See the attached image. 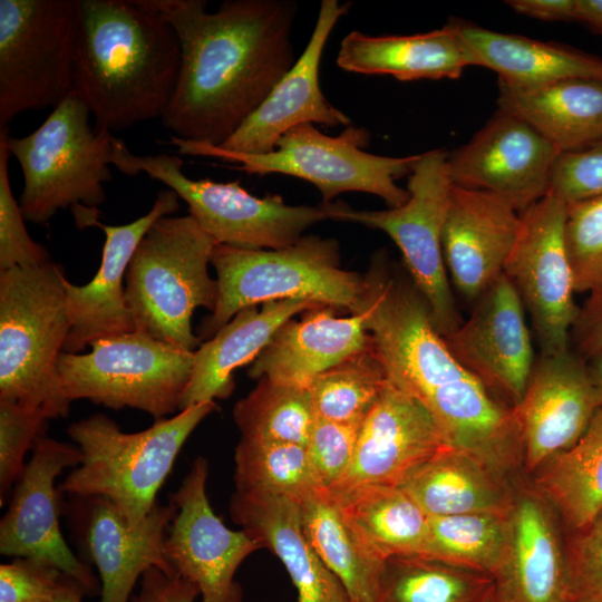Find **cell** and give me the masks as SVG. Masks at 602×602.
<instances>
[{
	"label": "cell",
	"mask_w": 602,
	"mask_h": 602,
	"mask_svg": "<svg viewBox=\"0 0 602 602\" xmlns=\"http://www.w3.org/2000/svg\"><path fill=\"white\" fill-rule=\"evenodd\" d=\"M9 156L6 132L0 129V272L51 262L47 250L27 232L26 220L10 186Z\"/></svg>",
	"instance_id": "cell-43"
},
{
	"label": "cell",
	"mask_w": 602,
	"mask_h": 602,
	"mask_svg": "<svg viewBox=\"0 0 602 602\" xmlns=\"http://www.w3.org/2000/svg\"><path fill=\"white\" fill-rule=\"evenodd\" d=\"M62 513L80 553L98 571V602H129L146 571L173 574L164 555L167 528L175 516L173 503H157L136 526H129L103 496H67Z\"/></svg>",
	"instance_id": "cell-17"
},
{
	"label": "cell",
	"mask_w": 602,
	"mask_h": 602,
	"mask_svg": "<svg viewBox=\"0 0 602 602\" xmlns=\"http://www.w3.org/2000/svg\"><path fill=\"white\" fill-rule=\"evenodd\" d=\"M507 544L508 512L433 516L428 520L420 556L494 579L503 564Z\"/></svg>",
	"instance_id": "cell-37"
},
{
	"label": "cell",
	"mask_w": 602,
	"mask_h": 602,
	"mask_svg": "<svg viewBox=\"0 0 602 602\" xmlns=\"http://www.w3.org/2000/svg\"><path fill=\"white\" fill-rule=\"evenodd\" d=\"M241 438L307 446L317 420L308 387L260 378L233 408Z\"/></svg>",
	"instance_id": "cell-38"
},
{
	"label": "cell",
	"mask_w": 602,
	"mask_h": 602,
	"mask_svg": "<svg viewBox=\"0 0 602 602\" xmlns=\"http://www.w3.org/2000/svg\"><path fill=\"white\" fill-rule=\"evenodd\" d=\"M85 594V590L77 581L65 575L56 602H82V596Z\"/></svg>",
	"instance_id": "cell-52"
},
{
	"label": "cell",
	"mask_w": 602,
	"mask_h": 602,
	"mask_svg": "<svg viewBox=\"0 0 602 602\" xmlns=\"http://www.w3.org/2000/svg\"><path fill=\"white\" fill-rule=\"evenodd\" d=\"M497 105L531 125L561 153L583 149L602 138V81L571 79L528 88L498 81Z\"/></svg>",
	"instance_id": "cell-31"
},
{
	"label": "cell",
	"mask_w": 602,
	"mask_h": 602,
	"mask_svg": "<svg viewBox=\"0 0 602 602\" xmlns=\"http://www.w3.org/2000/svg\"><path fill=\"white\" fill-rule=\"evenodd\" d=\"M207 477L208 463L197 456L171 495L176 513L167 528L164 555L174 573L197 586L201 602H242L236 571L263 546L244 530L227 527L214 513Z\"/></svg>",
	"instance_id": "cell-15"
},
{
	"label": "cell",
	"mask_w": 602,
	"mask_h": 602,
	"mask_svg": "<svg viewBox=\"0 0 602 602\" xmlns=\"http://www.w3.org/2000/svg\"><path fill=\"white\" fill-rule=\"evenodd\" d=\"M486 602H498L496 595H495V589L493 591V593L491 594V596L486 600Z\"/></svg>",
	"instance_id": "cell-55"
},
{
	"label": "cell",
	"mask_w": 602,
	"mask_h": 602,
	"mask_svg": "<svg viewBox=\"0 0 602 602\" xmlns=\"http://www.w3.org/2000/svg\"><path fill=\"white\" fill-rule=\"evenodd\" d=\"M567 204L547 193L521 214V227L504 273L531 315L542 356L570 349L580 309L566 253Z\"/></svg>",
	"instance_id": "cell-14"
},
{
	"label": "cell",
	"mask_w": 602,
	"mask_h": 602,
	"mask_svg": "<svg viewBox=\"0 0 602 602\" xmlns=\"http://www.w3.org/2000/svg\"><path fill=\"white\" fill-rule=\"evenodd\" d=\"M452 187L448 153L433 149L418 156L408 176L409 198L398 207L368 211L323 203L330 220L380 230L395 242L409 278L429 308L436 330L444 338L463 322L443 253V229Z\"/></svg>",
	"instance_id": "cell-13"
},
{
	"label": "cell",
	"mask_w": 602,
	"mask_h": 602,
	"mask_svg": "<svg viewBox=\"0 0 602 602\" xmlns=\"http://www.w3.org/2000/svg\"><path fill=\"white\" fill-rule=\"evenodd\" d=\"M235 491L302 502L320 491L305 446L241 438L234 454Z\"/></svg>",
	"instance_id": "cell-40"
},
{
	"label": "cell",
	"mask_w": 602,
	"mask_h": 602,
	"mask_svg": "<svg viewBox=\"0 0 602 602\" xmlns=\"http://www.w3.org/2000/svg\"><path fill=\"white\" fill-rule=\"evenodd\" d=\"M176 31L177 86L162 123L177 138L220 146L295 62L292 0H143Z\"/></svg>",
	"instance_id": "cell-1"
},
{
	"label": "cell",
	"mask_w": 602,
	"mask_h": 602,
	"mask_svg": "<svg viewBox=\"0 0 602 602\" xmlns=\"http://www.w3.org/2000/svg\"><path fill=\"white\" fill-rule=\"evenodd\" d=\"M72 93L95 129L123 130L162 118L182 64L176 31L143 0H78Z\"/></svg>",
	"instance_id": "cell-3"
},
{
	"label": "cell",
	"mask_w": 602,
	"mask_h": 602,
	"mask_svg": "<svg viewBox=\"0 0 602 602\" xmlns=\"http://www.w3.org/2000/svg\"><path fill=\"white\" fill-rule=\"evenodd\" d=\"M78 0H0V129L72 90Z\"/></svg>",
	"instance_id": "cell-12"
},
{
	"label": "cell",
	"mask_w": 602,
	"mask_h": 602,
	"mask_svg": "<svg viewBox=\"0 0 602 602\" xmlns=\"http://www.w3.org/2000/svg\"><path fill=\"white\" fill-rule=\"evenodd\" d=\"M566 204L602 195V138L590 146L561 153L553 167L548 192Z\"/></svg>",
	"instance_id": "cell-46"
},
{
	"label": "cell",
	"mask_w": 602,
	"mask_h": 602,
	"mask_svg": "<svg viewBox=\"0 0 602 602\" xmlns=\"http://www.w3.org/2000/svg\"><path fill=\"white\" fill-rule=\"evenodd\" d=\"M577 353L589 360L602 351V308L584 304L572 328Z\"/></svg>",
	"instance_id": "cell-49"
},
{
	"label": "cell",
	"mask_w": 602,
	"mask_h": 602,
	"mask_svg": "<svg viewBox=\"0 0 602 602\" xmlns=\"http://www.w3.org/2000/svg\"><path fill=\"white\" fill-rule=\"evenodd\" d=\"M89 116L86 104L71 91L29 135L13 137L3 129L23 175L19 205L26 221L45 225L67 207L79 229L98 221L117 137L91 128Z\"/></svg>",
	"instance_id": "cell-5"
},
{
	"label": "cell",
	"mask_w": 602,
	"mask_h": 602,
	"mask_svg": "<svg viewBox=\"0 0 602 602\" xmlns=\"http://www.w3.org/2000/svg\"><path fill=\"white\" fill-rule=\"evenodd\" d=\"M64 576L48 562L13 557L0 565V602H56Z\"/></svg>",
	"instance_id": "cell-47"
},
{
	"label": "cell",
	"mask_w": 602,
	"mask_h": 602,
	"mask_svg": "<svg viewBox=\"0 0 602 602\" xmlns=\"http://www.w3.org/2000/svg\"><path fill=\"white\" fill-rule=\"evenodd\" d=\"M304 535L346 590L349 602H375L385 561L359 536L339 503L320 489L300 502Z\"/></svg>",
	"instance_id": "cell-33"
},
{
	"label": "cell",
	"mask_w": 602,
	"mask_h": 602,
	"mask_svg": "<svg viewBox=\"0 0 602 602\" xmlns=\"http://www.w3.org/2000/svg\"><path fill=\"white\" fill-rule=\"evenodd\" d=\"M574 20L602 35V0H575Z\"/></svg>",
	"instance_id": "cell-51"
},
{
	"label": "cell",
	"mask_w": 602,
	"mask_h": 602,
	"mask_svg": "<svg viewBox=\"0 0 602 602\" xmlns=\"http://www.w3.org/2000/svg\"><path fill=\"white\" fill-rule=\"evenodd\" d=\"M370 334L361 313L337 317L334 309L317 307L297 321L284 322L254 359L249 377L308 387L319 373L365 349Z\"/></svg>",
	"instance_id": "cell-26"
},
{
	"label": "cell",
	"mask_w": 602,
	"mask_h": 602,
	"mask_svg": "<svg viewBox=\"0 0 602 602\" xmlns=\"http://www.w3.org/2000/svg\"><path fill=\"white\" fill-rule=\"evenodd\" d=\"M388 381L372 344L315 376L308 386L317 418L361 426Z\"/></svg>",
	"instance_id": "cell-39"
},
{
	"label": "cell",
	"mask_w": 602,
	"mask_h": 602,
	"mask_svg": "<svg viewBox=\"0 0 602 602\" xmlns=\"http://www.w3.org/2000/svg\"><path fill=\"white\" fill-rule=\"evenodd\" d=\"M515 12L544 21H575V0H508Z\"/></svg>",
	"instance_id": "cell-50"
},
{
	"label": "cell",
	"mask_w": 602,
	"mask_h": 602,
	"mask_svg": "<svg viewBox=\"0 0 602 602\" xmlns=\"http://www.w3.org/2000/svg\"><path fill=\"white\" fill-rule=\"evenodd\" d=\"M317 307L321 305L305 300H281L265 302L261 310L252 305L239 311L195 350L192 376L179 411L205 401L229 398L235 387V369L253 362L284 322Z\"/></svg>",
	"instance_id": "cell-29"
},
{
	"label": "cell",
	"mask_w": 602,
	"mask_h": 602,
	"mask_svg": "<svg viewBox=\"0 0 602 602\" xmlns=\"http://www.w3.org/2000/svg\"><path fill=\"white\" fill-rule=\"evenodd\" d=\"M350 7V2L321 1L313 31L301 56L264 101L220 147L236 153L265 154L275 148L287 132L299 125H350V118L323 96L319 81L324 46Z\"/></svg>",
	"instance_id": "cell-22"
},
{
	"label": "cell",
	"mask_w": 602,
	"mask_h": 602,
	"mask_svg": "<svg viewBox=\"0 0 602 602\" xmlns=\"http://www.w3.org/2000/svg\"><path fill=\"white\" fill-rule=\"evenodd\" d=\"M215 241L191 216H163L137 245L125 275V299L137 331L195 351L198 307L214 311L219 287L208 274Z\"/></svg>",
	"instance_id": "cell-8"
},
{
	"label": "cell",
	"mask_w": 602,
	"mask_h": 602,
	"mask_svg": "<svg viewBox=\"0 0 602 602\" xmlns=\"http://www.w3.org/2000/svg\"><path fill=\"white\" fill-rule=\"evenodd\" d=\"M365 282L357 313L363 315L388 380L427 408L448 446L503 477L522 457L512 407L455 358L425 299L385 250L372 255Z\"/></svg>",
	"instance_id": "cell-2"
},
{
	"label": "cell",
	"mask_w": 602,
	"mask_h": 602,
	"mask_svg": "<svg viewBox=\"0 0 602 602\" xmlns=\"http://www.w3.org/2000/svg\"><path fill=\"white\" fill-rule=\"evenodd\" d=\"M536 487L571 532L602 512V408L571 448L540 468Z\"/></svg>",
	"instance_id": "cell-35"
},
{
	"label": "cell",
	"mask_w": 602,
	"mask_h": 602,
	"mask_svg": "<svg viewBox=\"0 0 602 602\" xmlns=\"http://www.w3.org/2000/svg\"><path fill=\"white\" fill-rule=\"evenodd\" d=\"M564 241L575 292L602 290V195L567 203Z\"/></svg>",
	"instance_id": "cell-41"
},
{
	"label": "cell",
	"mask_w": 602,
	"mask_h": 602,
	"mask_svg": "<svg viewBox=\"0 0 602 602\" xmlns=\"http://www.w3.org/2000/svg\"><path fill=\"white\" fill-rule=\"evenodd\" d=\"M561 152L523 119L501 109L448 153L453 185L491 193L518 213L544 197Z\"/></svg>",
	"instance_id": "cell-18"
},
{
	"label": "cell",
	"mask_w": 602,
	"mask_h": 602,
	"mask_svg": "<svg viewBox=\"0 0 602 602\" xmlns=\"http://www.w3.org/2000/svg\"><path fill=\"white\" fill-rule=\"evenodd\" d=\"M88 353L61 352L57 370L67 398L114 410L132 408L155 420L179 410L195 351L140 331L100 338Z\"/></svg>",
	"instance_id": "cell-11"
},
{
	"label": "cell",
	"mask_w": 602,
	"mask_h": 602,
	"mask_svg": "<svg viewBox=\"0 0 602 602\" xmlns=\"http://www.w3.org/2000/svg\"><path fill=\"white\" fill-rule=\"evenodd\" d=\"M360 426L317 418L307 443V454L318 486L332 488L353 459Z\"/></svg>",
	"instance_id": "cell-45"
},
{
	"label": "cell",
	"mask_w": 602,
	"mask_h": 602,
	"mask_svg": "<svg viewBox=\"0 0 602 602\" xmlns=\"http://www.w3.org/2000/svg\"><path fill=\"white\" fill-rule=\"evenodd\" d=\"M216 408L215 401H205L137 433L123 431L101 412L72 423L67 434L82 460L58 485L59 492L103 496L136 527L158 503L157 494L187 438Z\"/></svg>",
	"instance_id": "cell-4"
},
{
	"label": "cell",
	"mask_w": 602,
	"mask_h": 602,
	"mask_svg": "<svg viewBox=\"0 0 602 602\" xmlns=\"http://www.w3.org/2000/svg\"><path fill=\"white\" fill-rule=\"evenodd\" d=\"M46 415L16 401L0 399V504L3 506L26 467L25 457L45 436Z\"/></svg>",
	"instance_id": "cell-42"
},
{
	"label": "cell",
	"mask_w": 602,
	"mask_h": 602,
	"mask_svg": "<svg viewBox=\"0 0 602 602\" xmlns=\"http://www.w3.org/2000/svg\"><path fill=\"white\" fill-rule=\"evenodd\" d=\"M200 596L197 586L176 573L166 574L157 567L144 573L138 592L129 602H195Z\"/></svg>",
	"instance_id": "cell-48"
},
{
	"label": "cell",
	"mask_w": 602,
	"mask_h": 602,
	"mask_svg": "<svg viewBox=\"0 0 602 602\" xmlns=\"http://www.w3.org/2000/svg\"><path fill=\"white\" fill-rule=\"evenodd\" d=\"M369 142L370 133L362 127L347 126L340 135L329 136L313 124L290 129L265 154L236 153L207 143L171 138L181 155L237 163L236 168L250 175L283 174L308 181L320 191L324 203L341 193L365 192L382 198L389 207L405 204L409 192L396 179L410 175L419 155L370 154L363 151Z\"/></svg>",
	"instance_id": "cell-9"
},
{
	"label": "cell",
	"mask_w": 602,
	"mask_h": 602,
	"mask_svg": "<svg viewBox=\"0 0 602 602\" xmlns=\"http://www.w3.org/2000/svg\"><path fill=\"white\" fill-rule=\"evenodd\" d=\"M337 64L349 72L389 75L401 81L456 79L473 66L449 21L440 29L405 36L353 30L342 39Z\"/></svg>",
	"instance_id": "cell-30"
},
{
	"label": "cell",
	"mask_w": 602,
	"mask_h": 602,
	"mask_svg": "<svg viewBox=\"0 0 602 602\" xmlns=\"http://www.w3.org/2000/svg\"><path fill=\"white\" fill-rule=\"evenodd\" d=\"M512 409L524 464L530 470L540 469L581 438L599 409L588 361L571 349L541 355Z\"/></svg>",
	"instance_id": "cell-21"
},
{
	"label": "cell",
	"mask_w": 602,
	"mask_h": 602,
	"mask_svg": "<svg viewBox=\"0 0 602 602\" xmlns=\"http://www.w3.org/2000/svg\"><path fill=\"white\" fill-rule=\"evenodd\" d=\"M219 295L214 311L198 327L208 340L239 311L270 301L305 300L357 313L365 275L340 266L334 239L304 235L280 250H252L216 244L211 256Z\"/></svg>",
	"instance_id": "cell-7"
},
{
	"label": "cell",
	"mask_w": 602,
	"mask_h": 602,
	"mask_svg": "<svg viewBox=\"0 0 602 602\" xmlns=\"http://www.w3.org/2000/svg\"><path fill=\"white\" fill-rule=\"evenodd\" d=\"M589 360L591 361L588 362L589 373L596 394L599 408H602V351Z\"/></svg>",
	"instance_id": "cell-53"
},
{
	"label": "cell",
	"mask_w": 602,
	"mask_h": 602,
	"mask_svg": "<svg viewBox=\"0 0 602 602\" xmlns=\"http://www.w3.org/2000/svg\"><path fill=\"white\" fill-rule=\"evenodd\" d=\"M178 198L173 190H162L148 213L135 221L124 225L95 223L106 236L96 275L85 285L64 280L70 330L62 352L78 353L97 339L136 330L125 299L126 271L151 225L175 213Z\"/></svg>",
	"instance_id": "cell-23"
},
{
	"label": "cell",
	"mask_w": 602,
	"mask_h": 602,
	"mask_svg": "<svg viewBox=\"0 0 602 602\" xmlns=\"http://www.w3.org/2000/svg\"><path fill=\"white\" fill-rule=\"evenodd\" d=\"M429 516L507 513L504 480L472 455L444 447L400 486Z\"/></svg>",
	"instance_id": "cell-32"
},
{
	"label": "cell",
	"mask_w": 602,
	"mask_h": 602,
	"mask_svg": "<svg viewBox=\"0 0 602 602\" xmlns=\"http://www.w3.org/2000/svg\"><path fill=\"white\" fill-rule=\"evenodd\" d=\"M65 278L54 262L0 272V399L49 420L67 417L71 404L57 370L70 330Z\"/></svg>",
	"instance_id": "cell-6"
},
{
	"label": "cell",
	"mask_w": 602,
	"mask_h": 602,
	"mask_svg": "<svg viewBox=\"0 0 602 602\" xmlns=\"http://www.w3.org/2000/svg\"><path fill=\"white\" fill-rule=\"evenodd\" d=\"M548 507L538 493L513 497L507 551L494 576L498 602H567L565 547Z\"/></svg>",
	"instance_id": "cell-25"
},
{
	"label": "cell",
	"mask_w": 602,
	"mask_h": 602,
	"mask_svg": "<svg viewBox=\"0 0 602 602\" xmlns=\"http://www.w3.org/2000/svg\"><path fill=\"white\" fill-rule=\"evenodd\" d=\"M521 214L487 192L453 185L443 229V253L453 284L475 303L504 273Z\"/></svg>",
	"instance_id": "cell-24"
},
{
	"label": "cell",
	"mask_w": 602,
	"mask_h": 602,
	"mask_svg": "<svg viewBox=\"0 0 602 602\" xmlns=\"http://www.w3.org/2000/svg\"><path fill=\"white\" fill-rule=\"evenodd\" d=\"M446 446L427 408L388 380L360 426L351 465L327 492L341 495L370 485L400 487Z\"/></svg>",
	"instance_id": "cell-20"
},
{
	"label": "cell",
	"mask_w": 602,
	"mask_h": 602,
	"mask_svg": "<svg viewBox=\"0 0 602 602\" xmlns=\"http://www.w3.org/2000/svg\"><path fill=\"white\" fill-rule=\"evenodd\" d=\"M229 509L234 523L280 559L297 590V602H349L340 581L308 542L299 502L235 491Z\"/></svg>",
	"instance_id": "cell-27"
},
{
	"label": "cell",
	"mask_w": 602,
	"mask_h": 602,
	"mask_svg": "<svg viewBox=\"0 0 602 602\" xmlns=\"http://www.w3.org/2000/svg\"><path fill=\"white\" fill-rule=\"evenodd\" d=\"M567 602H602V512L565 545Z\"/></svg>",
	"instance_id": "cell-44"
},
{
	"label": "cell",
	"mask_w": 602,
	"mask_h": 602,
	"mask_svg": "<svg viewBox=\"0 0 602 602\" xmlns=\"http://www.w3.org/2000/svg\"><path fill=\"white\" fill-rule=\"evenodd\" d=\"M585 304L591 307H600L602 308V290L591 293L590 298L586 300Z\"/></svg>",
	"instance_id": "cell-54"
},
{
	"label": "cell",
	"mask_w": 602,
	"mask_h": 602,
	"mask_svg": "<svg viewBox=\"0 0 602 602\" xmlns=\"http://www.w3.org/2000/svg\"><path fill=\"white\" fill-rule=\"evenodd\" d=\"M455 358L496 397L514 407L523 397L535 366L522 299L503 273L476 300L460 326L444 338Z\"/></svg>",
	"instance_id": "cell-19"
},
{
	"label": "cell",
	"mask_w": 602,
	"mask_h": 602,
	"mask_svg": "<svg viewBox=\"0 0 602 602\" xmlns=\"http://www.w3.org/2000/svg\"><path fill=\"white\" fill-rule=\"evenodd\" d=\"M495 589L485 573L420 555L385 561L375 602H486Z\"/></svg>",
	"instance_id": "cell-36"
},
{
	"label": "cell",
	"mask_w": 602,
	"mask_h": 602,
	"mask_svg": "<svg viewBox=\"0 0 602 602\" xmlns=\"http://www.w3.org/2000/svg\"><path fill=\"white\" fill-rule=\"evenodd\" d=\"M330 495L359 536L383 560L421 554L429 516L401 487L370 485Z\"/></svg>",
	"instance_id": "cell-34"
},
{
	"label": "cell",
	"mask_w": 602,
	"mask_h": 602,
	"mask_svg": "<svg viewBox=\"0 0 602 602\" xmlns=\"http://www.w3.org/2000/svg\"><path fill=\"white\" fill-rule=\"evenodd\" d=\"M470 55L473 66L495 71L498 81L528 88L590 79L602 81V59L571 47L450 20Z\"/></svg>",
	"instance_id": "cell-28"
},
{
	"label": "cell",
	"mask_w": 602,
	"mask_h": 602,
	"mask_svg": "<svg viewBox=\"0 0 602 602\" xmlns=\"http://www.w3.org/2000/svg\"><path fill=\"white\" fill-rule=\"evenodd\" d=\"M111 164L125 175L145 173L173 190L216 244L252 250H280L297 243L312 225L328 220L324 204L288 205L280 195L256 197L239 181L191 179L183 161L167 153L133 154L116 138Z\"/></svg>",
	"instance_id": "cell-10"
},
{
	"label": "cell",
	"mask_w": 602,
	"mask_h": 602,
	"mask_svg": "<svg viewBox=\"0 0 602 602\" xmlns=\"http://www.w3.org/2000/svg\"><path fill=\"white\" fill-rule=\"evenodd\" d=\"M81 460L76 445L46 435L37 440L0 521V553L48 562L93 594L98 591V580L62 535L64 502L55 484L66 468L77 467Z\"/></svg>",
	"instance_id": "cell-16"
}]
</instances>
